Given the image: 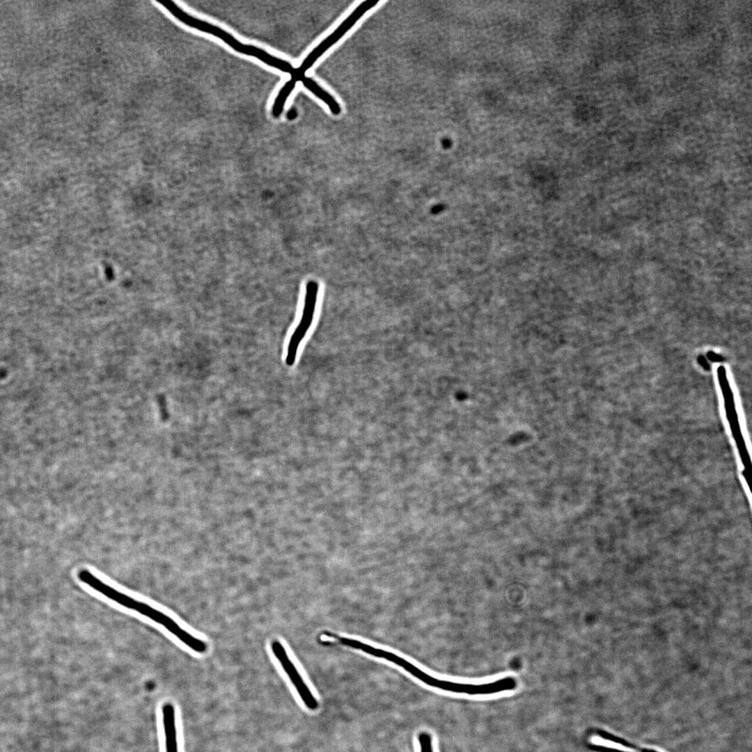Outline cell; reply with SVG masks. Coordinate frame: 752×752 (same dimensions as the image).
<instances>
[{
	"instance_id": "2",
	"label": "cell",
	"mask_w": 752,
	"mask_h": 752,
	"mask_svg": "<svg viewBox=\"0 0 752 752\" xmlns=\"http://www.w3.org/2000/svg\"><path fill=\"white\" fill-rule=\"evenodd\" d=\"M157 2L185 24L221 39L240 53L254 56L271 67L290 74L291 76L294 75L295 69L286 61L276 58L257 47L244 45L239 42L230 34L219 27L189 15L173 1H157Z\"/></svg>"
},
{
	"instance_id": "4",
	"label": "cell",
	"mask_w": 752,
	"mask_h": 752,
	"mask_svg": "<svg viewBox=\"0 0 752 752\" xmlns=\"http://www.w3.org/2000/svg\"><path fill=\"white\" fill-rule=\"evenodd\" d=\"M717 376L724 400L727 418L742 458L744 468V474L749 485L751 475L750 458L740 430L733 394L728 381L726 369L723 366L718 367Z\"/></svg>"
},
{
	"instance_id": "1",
	"label": "cell",
	"mask_w": 752,
	"mask_h": 752,
	"mask_svg": "<svg viewBox=\"0 0 752 752\" xmlns=\"http://www.w3.org/2000/svg\"><path fill=\"white\" fill-rule=\"evenodd\" d=\"M79 579L92 589L101 593L117 604L139 613L152 621L163 626L182 643L197 653H204L207 648L203 640L194 636L180 626L173 618L162 611L152 607L146 602L136 600L131 596L119 591L108 583L100 579L87 570L79 572Z\"/></svg>"
},
{
	"instance_id": "13",
	"label": "cell",
	"mask_w": 752,
	"mask_h": 752,
	"mask_svg": "<svg viewBox=\"0 0 752 752\" xmlns=\"http://www.w3.org/2000/svg\"><path fill=\"white\" fill-rule=\"evenodd\" d=\"M286 116H287V118L288 120H294L295 118H296L297 116V111L296 109L294 108V107L291 108L288 111Z\"/></svg>"
},
{
	"instance_id": "9",
	"label": "cell",
	"mask_w": 752,
	"mask_h": 752,
	"mask_svg": "<svg viewBox=\"0 0 752 752\" xmlns=\"http://www.w3.org/2000/svg\"><path fill=\"white\" fill-rule=\"evenodd\" d=\"M297 81L292 78L288 81L279 92L272 109V114L278 118L281 114L288 97L292 93L296 85Z\"/></svg>"
},
{
	"instance_id": "10",
	"label": "cell",
	"mask_w": 752,
	"mask_h": 752,
	"mask_svg": "<svg viewBox=\"0 0 752 752\" xmlns=\"http://www.w3.org/2000/svg\"><path fill=\"white\" fill-rule=\"evenodd\" d=\"M597 736L602 738L603 740L609 741V742H613V743H616V744H618L624 746L625 747H628V748H630L632 749L636 750V751H638L639 752H659V751H657L656 750H654V749H648V748H643V747L639 746L636 744H633V743H632V742H629V741H627V740H626V739H625L623 738H621L620 737H617V736H616L614 735H612V734H611L609 733H607V732H605L604 730L597 731Z\"/></svg>"
},
{
	"instance_id": "6",
	"label": "cell",
	"mask_w": 752,
	"mask_h": 752,
	"mask_svg": "<svg viewBox=\"0 0 752 752\" xmlns=\"http://www.w3.org/2000/svg\"><path fill=\"white\" fill-rule=\"evenodd\" d=\"M271 650L305 706L309 710H316L319 707L318 701L311 691L292 660L289 658L287 651L282 643L277 640L272 641L271 642Z\"/></svg>"
},
{
	"instance_id": "3",
	"label": "cell",
	"mask_w": 752,
	"mask_h": 752,
	"mask_svg": "<svg viewBox=\"0 0 752 752\" xmlns=\"http://www.w3.org/2000/svg\"><path fill=\"white\" fill-rule=\"evenodd\" d=\"M377 3L378 1L367 0L361 3L331 35L308 55L300 66L295 69L292 78L297 81H301L305 72L312 67L317 59L338 41L367 11L373 8Z\"/></svg>"
},
{
	"instance_id": "7",
	"label": "cell",
	"mask_w": 752,
	"mask_h": 752,
	"mask_svg": "<svg viewBox=\"0 0 752 752\" xmlns=\"http://www.w3.org/2000/svg\"><path fill=\"white\" fill-rule=\"evenodd\" d=\"M162 716L166 752H178L175 709L172 704L166 703L163 705Z\"/></svg>"
},
{
	"instance_id": "8",
	"label": "cell",
	"mask_w": 752,
	"mask_h": 752,
	"mask_svg": "<svg viewBox=\"0 0 752 752\" xmlns=\"http://www.w3.org/2000/svg\"><path fill=\"white\" fill-rule=\"evenodd\" d=\"M301 81L306 88L328 106L333 114L338 115L340 113L341 109L336 100L329 93L322 88L314 80L304 76Z\"/></svg>"
},
{
	"instance_id": "12",
	"label": "cell",
	"mask_w": 752,
	"mask_h": 752,
	"mask_svg": "<svg viewBox=\"0 0 752 752\" xmlns=\"http://www.w3.org/2000/svg\"><path fill=\"white\" fill-rule=\"evenodd\" d=\"M698 361L700 366H702V367L704 368L705 370L710 369V364L708 363L707 359L704 356H699V357L698 358Z\"/></svg>"
},
{
	"instance_id": "11",
	"label": "cell",
	"mask_w": 752,
	"mask_h": 752,
	"mask_svg": "<svg viewBox=\"0 0 752 752\" xmlns=\"http://www.w3.org/2000/svg\"><path fill=\"white\" fill-rule=\"evenodd\" d=\"M707 358L709 359V360H710L711 361H713V362H721V361H723V358L722 356H721V355H719V354H716V353H715L714 352L710 351V352H707Z\"/></svg>"
},
{
	"instance_id": "5",
	"label": "cell",
	"mask_w": 752,
	"mask_h": 752,
	"mask_svg": "<svg viewBox=\"0 0 752 752\" xmlns=\"http://www.w3.org/2000/svg\"><path fill=\"white\" fill-rule=\"evenodd\" d=\"M318 289V283L315 281L311 280L306 283L301 318L290 338L287 348L285 363L289 366L295 363L299 346L313 320Z\"/></svg>"
}]
</instances>
